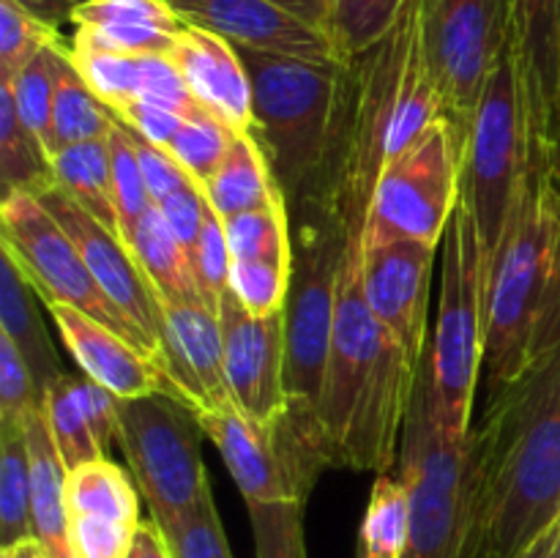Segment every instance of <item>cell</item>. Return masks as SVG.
I'll return each instance as SVG.
<instances>
[{"instance_id": "cell-1", "label": "cell", "mask_w": 560, "mask_h": 558, "mask_svg": "<svg viewBox=\"0 0 560 558\" xmlns=\"http://www.w3.org/2000/svg\"><path fill=\"white\" fill-rule=\"evenodd\" d=\"M558 520L560 337L474 419L463 558H520Z\"/></svg>"}, {"instance_id": "cell-2", "label": "cell", "mask_w": 560, "mask_h": 558, "mask_svg": "<svg viewBox=\"0 0 560 558\" xmlns=\"http://www.w3.org/2000/svg\"><path fill=\"white\" fill-rule=\"evenodd\" d=\"M560 337V184L536 162L492 260L481 408Z\"/></svg>"}, {"instance_id": "cell-3", "label": "cell", "mask_w": 560, "mask_h": 558, "mask_svg": "<svg viewBox=\"0 0 560 558\" xmlns=\"http://www.w3.org/2000/svg\"><path fill=\"white\" fill-rule=\"evenodd\" d=\"M424 27L421 0H408L392 31L342 63L328 159L310 200L290 211L323 213L348 239H361L372 195L392 159L410 55Z\"/></svg>"}, {"instance_id": "cell-4", "label": "cell", "mask_w": 560, "mask_h": 558, "mask_svg": "<svg viewBox=\"0 0 560 558\" xmlns=\"http://www.w3.org/2000/svg\"><path fill=\"white\" fill-rule=\"evenodd\" d=\"M490 255L465 195L441 241V301L424 356L432 419L446 435L468 438L476 419L487 345Z\"/></svg>"}, {"instance_id": "cell-5", "label": "cell", "mask_w": 560, "mask_h": 558, "mask_svg": "<svg viewBox=\"0 0 560 558\" xmlns=\"http://www.w3.org/2000/svg\"><path fill=\"white\" fill-rule=\"evenodd\" d=\"M252 80V135L260 142L288 208L317 189L331 142L342 60H310L238 47Z\"/></svg>"}, {"instance_id": "cell-6", "label": "cell", "mask_w": 560, "mask_h": 558, "mask_svg": "<svg viewBox=\"0 0 560 558\" xmlns=\"http://www.w3.org/2000/svg\"><path fill=\"white\" fill-rule=\"evenodd\" d=\"M536 162L545 159L536 153L517 66L506 47L470 120L463 159V195L479 224L490 266L506 239L514 208Z\"/></svg>"}, {"instance_id": "cell-7", "label": "cell", "mask_w": 560, "mask_h": 558, "mask_svg": "<svg viewBox=\"0 0 560 558\" xmlns=\"http://www.w3.org/2000/svg\"><path fill=\"white\" fill-rule=\"evenodd\" d=\"M290 222H293V282L288 295L290 419L323 449L317 408H320L323 377H326L334 317H337L339 260L348 235L331 219L310 208L290 211Z\"/></svg>"}, {"instance_id": "cell-8", "label": "cell", "mask_w": 560, "mask_h": 558, "mask_svg": "<svg viewBox=\"0 0 560 558\" xmlns=\"http://www.w3.org/2000/svg\"><path fill=\"white\" fill-rule=\"evenodd\" d=\"M463 135L443 115L383 167L361 244H441L463 195Z\"/></svg>"}, {"instance_id": "cell-9", "label": "cell", "mask_w": 560, "mask_h": 558, "mask_svg": "<svg viewBox=\"0 0 560 558\" xmlns=\"http://www.w3.org/2000/svg\"><path fill=\"white\" fill-rule=\"evenodd\" d=\"M399 476L410 496V534L402 558H463L468 539V438H452L432 419L419 377L402 432Z\"/></svg>"}, {"instance_id": "cell-10", "label": "cell", "mask_w": 560, "mask_h": 558, "mask_svg": "<svg viewBox=\"0 0 560 558\" xmlns=\"http://www.w3.org/2000/svg\"><path fill=\"white\" fill-rule=\"evenodd\" d=\"M120 452L129 463L151 518L170 523L211 492L200 438V416L173 394L120 399Z\"/></svg>"}, {"instance_id": "cell-11", "label": "cell", "mask_w": 560, "mask_h": 558, "mask_svg": "<svg viewBox=\"0 0 560 558\" xmlns=\"http://www.w3.org/2000/svg\"><path fill=\"white\" fill-rule=\"evenodd\" d=\"M0 222H3L0 246L14 255L16 266L31 279L33 290L38 299H44V304H66L71 310L85 312L145 353L135 326L98 288L96 277L71 235L60 228L58 219L44 208L36 195L31 191L5 195L0 206Z\"/></svg>"}, {"instance_id": "cell-12", "label": "cell", "mask_w": 560, "mask_h": 558, "mask_svg": "<svg viewBox=\"0 0 560 558\" xmlns=\"http://www.w3.org/2000/svg\"><path fill=\"white\" fill-rule=\"evenodd\" d=\"M424 47L446 118L468 140L479 98L509 47L506 0H421Z\"/></svg>"}, {"instance_id": "cell-13", "label": "cell", "mask_w": 560, "mask_h": 558, "mask_svg": "<svg viewBox=\"0 0 560 558\" xmlns=\"http://www.w3.org/2000/svg\"><path fill=\"white\" fill-rule=\"evenodd\" d=\"M200 425L222 454L246 503L304 501L328 457L290 414L273 425L246 419L235 405L200 410Z\"/></svg>"}, {"instance_id": "cell-14", "label": "cell", "mask_w": 560, "mask_h": 558, "mask_svg": "<svg viewBox=\"0 0 560 558\" xmlns=\"http://www.w3.org/2000/svg\"><path fill=\"white\" fill-rule=\"evenodd\" d=\"M361 257H364L361 239H348L342 260H339L337 317H334L331 350H328L320 408H317L323 449L334 468H337V454L345 432H348L355 399H359L361 388L375 367L377 353H381L383 339H386V332L366 301Z\"/></svg>"}, {"instance_id": "cell-15", "label": "cell", "mask_w": 560, "mask_h": 558, "mask_svg": "<svg viewBox=\"0 0 560 558\" xmlns=\"http://www.w3.org/2000/svg\"><path fill=\"white\" fill-rule=\"evenodd\" d=\"M49 213L58 219L60 228L71 235L80 255L85 257L88 268L96 277L98 288L107 293V299L124 312L126 321L135 326L145 353L156 361L162 370V348H164V317L162 301L156 290L148 282L145 271L129 246L124 244L118 233L104 228L98 219H93L74 197L66 195L58 184L36 195Z\"/></svg>"}, {"instance_id": "cell-16", "label": "cell", "mask_w": 560, "mask_h": 558, "mask_svg": "<svg viewBox=\"0 0 560 558\" xmlns=\"http://www.w3.org/2000/svg\"><path fill=\"white\" fill-rule=\"evenodd\" d=\"M224 372L233 405L257 425H273L290 414L288 394V310L255 317L233 290L219 301Z\"/></svg>"}, {"instance_id": "cell-17", "label": "cell", "mask_w": 560, "mask_h": 558, "mask_svg": "<svg viewBox=\"0 0 560 558\" xmlns=\"http://www.w3.org/2000/svg\"><path fill=\"white\" fill-rule=\"evenodd\" d=\"M424 361H413L386 332L375 367L355 399L348 432L337 454V468L386 474L399 463L402 432L413 408Z\"/></svg>"}, {"instance_id": "cell-18", "label": "cell", "mask_w": 560, "mask_h": 558, "mask_svg": "<svg viewBox=\"0 0 560 558\" xmlns=\"http://www.w3.org/2000/svg\"><path fill=\"white\" fill-rule=\"evenodd\" d=\"M361 277L370 310L413 361H424L430 332V288L438 246L421 241H386L364 246Z\"/></svg>"}, {"instance_id": "cell-19", "label": "cell", "mask_w": 560, "mask_h": 558, "mask_svg": "<svg viewBox=\"0 0 560 558\" xmlns=\"http://www.w3.org/2000/svg\"><path fill=\"white\" fill-rule=\"evenodd\" d=\"M509 49L517 66L536 153L556 167L560 115V0H506Z\"/></svg>"}, {"instance_id": "cell-20", "label": "cell", "mask_w": 560, "mask_h": 558, "mask_svg": "<svg viewBox=\"0 0 560 558\" xmlns=\"http://www.w3.org/2000/svg\"><path fill=\"white\" fill-rule=\"evenodd\" d=\"M162 372L180 403L200 410L233 405L224 372V342L219 312L202 301H162Z\"/></svg>"}, {"instance_id": "cell-21", "label": "cell", "mask_w": 560, "mask_h": 558, "mask_svg": "<svg viewBox=\"0 0 560 558\" xmlns=\"http://www.w3.org/2000/svg\"><path fill=\"white\" fill-rule=\"evenodd\" d=\"M189 25L228 38L233 47L337 60L326 33L306 25L271 0H167Z\"/></svg>"}, {"instance_id": "cell-22", "label": "cell", "mask_w": 560, "mask_h": 558, "mask_svg": "<svg viewBox=\"0 0 560 558\" xmlns=\"http://www.w3.org/2000/svg\"><path fill=\"white\" fill-rule=\"evenodd\" d=\"M49 317L58 326L60 339L69 348L71 359L77 361L82 375L96 381L118 399H137L148 394H173V386L159 370L156 361L148 359L142 350H137L129 339L115 334L104 323L93 321L91 315L80 310H71L66 304H44Z\"/></svg>"}, {"instance_id": "cell-23", "label": "cell", "mask_w": 560, "mask_h": 558, "mask_svg": "<svg viewBox=\"0 0 560 558\" xmlns=\"http://www.w3.org/2000/svg\"><path fill=\"white\" fill-rule=\"evenodd\" d=\"M170 60L202 107L217 113L235 131H252V80L238 47L217 33L186 25L170 49Z\"/></svg>"}, {"instance_id": "cell-24", "label": "cell", "mask_w": 560, "mask_h": 558, "mask_svg": "<svg viewBox=\"0 0 560 558\" xmlns=\"http://www.w3.org/2000/svg\"><path fill=\"white\" fill-rule=\"evenodd\" d=\"M74 49L170 55L189 22L167 0H91L74 14Z\"/></svg>"}, {"instance_id": "cell-25", "label": "cell", "mask_w": 560, "mask_h": 558, "mask_svg": "<svg viewBox=\"0 0 560 558\" xmlns=\"http://www.w3.org/2000/svg\"><path fill=\"white\" fill-rule=\"evenodd\" d=\"M36 295L38 293L33 290L31 279L16 266L14 255L0 246V334L11 339L22 359L27 361L44 397L49 383L66 375V370L60 364V356L49 339L47 328H44Z\"/></svg>"}, {"instance_id": "cell-26", "label": "cell", "mask_w": 560, "mask_h": 558, "mask_svg": "<svg viewBox=\"0 0 560 558\" xmlns=\"http://www.w3.org/2000/svg\"><path fill=\"white\" fill-rule=\"evenodd\" d=\"M25 438L31 452V487H33V528L55 558H71L66 542V476L69 468L60 460L55 438L49 432L44 408H33L25 416Z\"/></svg>"}, {"instance_id": "cell-27", "label": "cell", "mask_w": 560, "mask_h": 558, "mask_svg": "<svg viewBox=\"0 0 560 558\" xmlns=\"http://www.w3.org/2000/svg\"><path fill=\"white\" fill-rule=\"evenodd\" d=\"M202 191H206L208 202L219 213V219L238 217L244 211H255V208L284 200V191L279 189L271 164H268L266 153H262L260 142L255 140L252 131L235 135L228 159L206 181Z\"/></svg>"}, {"instance_id": "cell-28", "label": "cell", "mask_w": 560, "mask_h": 558, "mask_svg": "<svg viewBox=\"0 0 560 558\" xmlns=\"http://www.w3.org/2000/svg\"><path fill=\"white\" fill-rule=\"evenodd\" d=\"M126 246H129L135 260L145 271L148 282L156 290L159 301H167V304L202 301L195 282V274H191L189 255L178 244L173 230L167 228L156 202L142 213V219L135 224L129 239H126Z\"/></svg>"}, {"instance_id": "cell-29", "label": "cell", "mask_w": 560, "mask_h": 558, "mask_svg": "<svg viewBox=\"0 0 560 558\" xmlns=\"http://www.w3.org/2000/svg\"><path fill=\"white\" fill-rule=\"evenodd\" d=\"M115 124H118L115 113L91 91L85 77L80 74V69L71 60L69 47H66L63 55H60L47 153L52 156V153L63 151V148L77 146V142L109 137Z\"/></svg>"}, {"instance_id": "cell-30", "label": "cell", "mask_w": 560, "mask_h": 558, "mask_svg": "<svg viewBox=\"0 0 560 558\" xmlns=\"http://www.w3.org/2000/svg\"><path fill=\"white\" fill-rule=\"evenodd\" d=\"M55 184L74 197L93 219L120 235L118 208H115L113 170H109V140H88L49 156Z\"/></svg>"}, {"instance_id": "cell-31", "label": "cell", "mask_w": 560, "mask_h": 558, "mask_svg": "<svg viewBox=\"0 0 560 558\" xmlns=\"http://www.w3.org/2000/svg\"><path fill=\"white\" fill-rule=\"evenodd\" d=\"M0 184L3 197L14 191L42 195L55 186L47 148L22 124L9 82H0Z\"/></svg>"}, {"instance_id": "cell-32", "label": "cell", "mask_w": 560, "mask_h": 558, "mask_svg": "<svg viewBox=\"0 0 560 558\" xmlns=\"http://www.w3.org/2000/svg\"><path fill=\"white\" fill-rule=\"evenodd\" d=\"M140 487L109 457L85 463L66 476V512L140 523Z\"/></svg>"}, {"instance_id": "cell-33", "label": "cell", "mask_w": 560, "mask_h": 558, "mask_svg": "<svg viewBox=\"0 0 560 558\" xmlns=\"http://www.w3.org/2000/svg\"><path fill=\"white\" fill-rule=\"evenodd\" d=\"M36 536L25 421L0 425V550Z\"/></svg>"}, {"instance_id": "cell-34", "label": "cell", "mask_w": 560, "mask_h": 558, "mask_svg": "<svg viewBox=\"0 0 560 558\" xmlns=\"http://www.w3.org/2000/svg\"><path fill=\"white\" fill-rule=\"evenodd\" d=\"M410 534V496L399 470L377 474L359 531L366 558H402Z\"/></svg>"}, {"instance_id": "cell-35", "label": "cell", "mask_w": 560, "mask_h": 558, "mask_svg": "<svg viewBox=\"0 0 560 558\" xmlns=\"http://www.w3.org/2000/svg\"><path fill=\"white\" fill-rule=\"evenodd\" d=\"M42 408L66 468L74 470L85 463H96V460L107 457L98 438L93 435V427L88 421L85 410H82L74 375L66 372L58 381L49 383V388L42 397Z\"/></svg>"}, {"instance_id": "cell-36", "label": "cell", "mask_w": 560, "mask_h": 558, "mask_svg": "<svg viewBox=\"0 0 560 558\" xmlns=\"http://www.w3.org/2000/svg\"><path fill=\"white\" fill-rule=\"evenodd\" d=\"M233 260H293V222L288 200L222 219Z\"/></svg>"}, {"instance_id": "cell-37", "label": "cell", "mask_w": 560, "mask_h": 558, "mask_svg": "<svg viewBox=\"0 0 560 558\" xmlns=\"http://www.w3.org/2000/svg\"><path fill=\"white\" fill-rule=\"evenodd\" d=\"M238 131L230 124H224L217 113H211L208 107H202L200 102L186 113L184 124L175 131L173 140L167 142V151L184 164L186 173L197 181L200 186H206V181L222 167V162L228 159L230 148Z\"/></svg>"}, {"instance_id": "cell-38", "label": "cell", "mask_w": 560, "mask_h": 558, "mask_svg": "<svg viewBox=\"0 0 560 558\" xmlns=\"http://www.w3.org/2000/svg\"><path fill=\"white\" fill-rule=\"evenodd\" d=\"M408 0H331L328 16V42L337 60H350L381 42Z\"/></svg>"}, {"instance_id": "cell-39", "label": "cell", "mask_w": 560, "mask_h": 558, "mask_svg": "<svg viewBox=\"0 0 560 558\" xmlns=\"http://www.w3.org/2000/svg\"><path fill=\"white\" fill-rule=\"evenodd\" d=\"M71 60L85 77L91 91L107 104L109 109H120L131 98L142 96L151 55L107 53V49H74L69 47Z\"/></svg>"}, {"instance_id": "cell-40", "label": "cell", "mask_w": 560, "mask_h": 558, "mask_svg": "<svg viewBox=\"0 0 560 558\" xmlns=\"http://www.w3.org/2000/svg\"><path fill=\"white\" fill-rule=\"evenodd\" d=\"M69 47L66 38L47 44L14 80H9L11 96H14L16 113H20L22 124L44 142L47 148L49 140V124H52V104H55V88H58V71H60V55ZM5 82V80H0Z\"/></svg>"}, {"instance_id": "cell-41", "label": "cell", "mask_w": 560, "mask_h": 558, "mask_svg": "<svg viewBox=\"0 0 560 558\" xmlns=\"http://www.w3.org/2000/svg\"><path fill=\"white\" fill-rule=\"evenodd\" d=\"M109 170H113V191H115V208H118V224L120 239L131 235L135 224L140 222L142 213L153 206L151 195H148L145 175H142L140 156H137L135 140L131 131L124 124H115L109 131Z\"/></svg>"}, {"instance_id": "cell-42", "label": "cell", "mask_w": 560, "mask_h": 558, "mask_svg": "<svg viewBox=\"0 0 560 558\" xmlns=\"http://www.w3.org/2000/svg\"><path fill=\"white\" fill-rule=\"evenodd\" d=\"M290 282L293 260H233L230 268V290L255 317L288 310Z\"/></svg>"}, {"instance_id": "cell-43", "label": "cell", "mask_w": 560, "mask_h": 558, "mask_svg": "<svg viewBox=\"0 0 560 558\" xmlns=\"http://www.w3.org/2000/svg\"><path fill=\"white\" fill-rule=\"evenodd\" d=\"M304 501L246 503L257 558H306Z\"/></svg>"}, {"instance_id": "cell-44", "label": "cell", "mask_w": 560, "mask_h": 558, "mask_svg": "<svg viewBox=\"0 0 560 558\" xmlns=\"http://www.w3.org/2000/svg\"><path fill=\"white\" fill-rule=\"evenodd\" d=\"M159 525L175 558H233L213 492H208L191 512Z\"/></svg>"}, {"instance_id": "cell-45", "label": "cell", "mask_w": 560, "mask_h": 558, "mask_svg": "<svg viewBox=\"0 0 560 558\" xmlns=\"http://www.w3.org/2000/svg\"><path fill=\"white\" fill-rule=\"evenodd\" d=\"M60 38L58 31L27 14L14 0H0V80H14L47 44Z\"/></svg>"}, {"instance_id": "cell-46", "label": "cell", "mask_w": 560, "mask_h": 558, "mask_svg": "<svg viewBox=\"0 0 560 558\" xmlns=\"http://www.w3.org/2000/svg\"><path fill=\"white\" fill-rule=\"evenodd\" d=\"M191 274H195L197 290H200L202 301L211 310L219 312V301L230 290V268H233V255H230L228 230L219 213L208 211L206 228H202L197 249L189 257Z\"/></svg>"}, {"instance_id": "cell-47", "label": "cell", "mask_w": 560, "mask_h": 558, "mask_svg": "<svg viewBox=\"0 0 560 558\" xmlns=\"http://www.w3.org/2000/svg\"><path fill=\"white\" fill-rule=\"evenodd\" d=\"M142 523V520H140ZM140 523L102 518V514H69L66 542L71 558H129Z\"/></svg>"}, {"instance_id": "cell-48", "label": "cell", "mask_w": 560, "mask_h": 558, "mask_svg": "<svg viewBox=\"0 0 560 558\" xmlns=\"http://www.w3.org/2000/svg\"><path fill=\"white\" fill-rule=\"evenodd\" d=\"M38 405H42V392L31 367L14 342L0 334V425L25 421V416Z\"/></svg>"}, {"instance_id": "cell-49", "label": "cell", "mask_w": 560, "mask_h": 558, "mask_svg": "<svg viewBox=\"0 0 560 558\" xmlns=\"http://www.w3.org/2000/svg\"><path fill=\"white\" fill-rule=\"evenodd\" d=\"M159 211H162L164 222H167V228L173 230L178 244L186 249V255L191 257V252L197 249V241H200L202 228H206L208 211H211V202H208L202 186L200 184L184 186L180 191L170 195L167 200L159 202Z\"/></svg>"}, {"instance_id": "cell-50", "label": "cell", "mask_w": 560, "mask_h": 558, "mask_svg": "<svg viewBox=\"0 0 560 558\" xmlns=\"http://www.w3.org/2000/svg\"><path fill=\"white\" fill-rule=\"evenodd\" d=\"M126 129H129V126H126ZM131 140H135L137 156H140L148 195H151V200L156 202V206L162 200H167L170 195H175V191L184 189V186L197 184V181L186 173L184 164H180L178 159L167 151V148L153 146V142H148L145 137H140L137 131H131Z\"/></svg>"}, {"instance_id": "cell-51", "label": "cell", "mask_w": 560, "mask_h": 558, "mask_svg": "<svg viewBox=\"0 0 560 558\" xmlns=\"http://www.w3.org/2000/svg\"><path fill=\"white\" fill-rule=\"evenodd\" d=\"M77 394H80L82 410L93 427V435L104 446V452L120 449V432H124V419H120V399L88 375H74Z\"/></svg>"}, {"instance_id": "cell-52", "label": "cell", "mask_w": 560, "mask_h": 558, "mask_svg": "<svg viewBox=\"0 0 560 558\" xmlns=\"http://www.w3.org/2000/svg\"><path fill=\"white\" fill-rule=\"evenodd\" d=\"M115 118L124 126H129L131 131H137L140 137H145L153 146L167 148V142L173 140L175 131L180 129L186 115L167 107H159V104L145 102V98H131L129 104L115 109Z\"/></svg>"}, {"instance_id": "cell-53", "label": "cell", "mask_w": 560, "mask_h": 558, "mask_svg": "<svg viewBox=\"0 0 560 558\" xmlns=\"http://www.w3.org/2000/svg\"><path fill=\"white\" fill-rule=\"evenodd\" d=\"M20 9H25L27 14H33L36 20H42L44 25H49L52 31L60 33V27L71 25L74 14L80 5L91 3V0H14Z\"/></svg>"}, {"instance_id": "cell-54", "label": "cell", "mask_w": 560, "mask_h": 558, "mask_svg": "<svg viewBox=\"0 0 560 558\" xmlns=\"http://www.w3.org/2000/svg\"><path fill=\"white\" fill-rule=\"evenodd\" d=\"M129 558H175L173 550H170V542L167 536H164L162 525L153 518L142 520L140 528H137Z\"/></svg>"}, {"instance_id": "cell-55", "label": "cell", "mask_w": 560, "mask_h": 558, "mask_svg": "<svg viewBox=\"0 0 560 558\" xmlns=\"http://www.w3.org/2000/svg\"><path fill=\"white\" fill-rule=\"evenodd\" d=\"M279 9L290 11L293 16L304 20L306 25L317 27L320 33L328 31V16H331V0H271Z\"/></svg>"}, {"instance_id": "cell-56", "label": "cell", "mask_w": 560, "mask_h": 558, "mask_svg": "<svg viewBox=\"0 0 560 558\" xmlns=\"http://www.w3.org/2000/svg\"><path fill=\"white\" fill-rule=\"evenodd\" d=\"M0 558H55V556L52 550L38 539V536H27V539L16 542V545L3 547V550H0Z\"/></svg>"}, {"instance_id": "cell-57", "label": "cell", "mask_w": 560, "mask_h": 558, "mask_svg": "<svg viewBox=\"0 0 560 558\" xmlns=\"http://www.w3.org/2000/svg\"><path fill=\"white\" fill-rule=\"evenodd\" d=\"M558 534H560V520L552 528H547L528 550L523 553L520 558H556V545H558Z\"/></svg>"}, {"instance_id": "cell-58", "label": "cell", "mask_w": 560, "mask_h": 558, "mask_svg": "<svg viewBox=\"0 0 560 558\" xmlns=\"http://www.w3.org/2000/svg\"><path fill=\"white\" fill-rule=\"evenodd\" d=\"M556 173H558V184H560V115H558V151H556Z\"/></svg>"}, {"instance_id": "cell-59", "label": "cell", "mask_w": 560, "mask_h": 558, "mask_svg": "<svg viewBox=\"0 0 560 558\" xmlns=\"http://www.w3.org/2000/svg\"><path fill=\"white\" fill-rule=\"evenodd\" d=\"M556 558H560V534H558V545H556Z\"/></svg>"}, {"instance_id": "cell-60", "label": "cell", "mask_w": 560, "mask_h": 558, "mask_svg": "<svg viewBox=\"0 0 560 558\" xmlns=\"http://www.w3.org/2000/svg\"><path fill=\"white\" fill-rule=\"evenodd\" d=\"M355 558H366V556H364V553H359V550H355Z\"/></svg>"}]
</instances>
